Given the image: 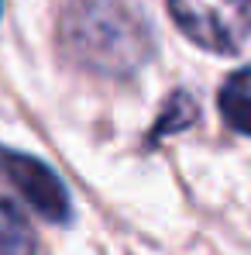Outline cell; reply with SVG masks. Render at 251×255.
Listing matches in <instances>:
<instances>
[{
	"label": "cell",
	"mask_w": 251,
	"mask_h": 255,
	"mask_svg": "<svg viewBox=\"0 0 251 255\" xmlns=\"http://www.w3.org/2000/svg\"><path fill=\"white\" fill-rule=\"evenodd\" d=\"M59 38L66 55L96 76L124 80L138 73L152 52L148 24L127 7L124 0H76L66 7Z\"/></svg>",
	"instance_id": "obj_1"
},
{
	"label": "cell",
	"mask_w": 251,
	"mask_h": 255,
	"mask_svg": "<svg viewBox=\"0 0 251 255\" xmlns=\"http://www.w3.org/2000/svg\"><path fill=\"white\" fill-rule=\"evenodd\" d=\"M175 24L210 52L234 55L251 38V0H168Z\"/></svg>",
	"instance_id": "obj_2"
},
{
	"label": "cell",
	"mask_w": 251,
	"mask_h": 255,
	"mask_svg": "<svg viewBox=\"0 0 251 255\" xmlns=\"http://www.w3.org/2000/svg\"><path fill=\"white\" fill-rule=\"evenodd\" d=\"M0 172H3V179H7V183H10L35 211L42 214L45 221L69 224V217H73L69 193H66L62 179L48 169L42 159L0 145Z\"/></svg>",
	"instance_id": "obj_3"
},
{
	"label": "cell",
	"mask_w": 251,
	"mask_h": 255,
	"mask_svg": "<svg viewBox=\"0 0 251 255\" xmlns=\"http://www.w3.org/2000/svg\"><path fill=\"white\" fill-rule=\"evenodd\" d=\"M217 100H220L224 121L234 128V131H241V134L251 138V66L231 73L224 80V86H220V97Z\"/></svg>",
	"instance_id": "obj_4"
},
{
	"label": "cell",
	"mask_w": 251,
	"mask_h": 255,
	"mask_svg": "<svg viewBox=\"0 0 251 255\" xmlns=\"http://www.w3.org/2000/svg\"><path fill=\"white\" fill-rule=\"evenodd\" d=\"M35 252V235L10 200H0V255H31Z\"/></svg>",
	"instance_id": "obj_5"
},
{
	"label": "cell",
	"mask_w": 251,
	"mask_h": 255,
	"mask_svg": "<svg viewBox=\"0 0 251 255\" xmlns=\"http://www.w3.org/2000/svg\"><path fill=\"white\" fill-rule=\"evenodd\" d=\"M196 114H200V107H196L193 93L175 90L166 104H162V114H159L155 128L148 131V141H159V138H166V134H172V131H182V128L196 125Z\"/></svg>",
	"instance_id": "obj_6"
},
{
	"label": "cell",
	"mask_w": 251,
	"mask_h": 255,
	"mask_svg": "<svg viewBox=\"0 0 251 255\" xmlns=\"http://www.w3.org/2000/svg\"><path fill=\"white\" fill-rule=\"evenodd\" d=\"M0 10H3V0H0Z\"/></svg>",
	"instance_id": "obj_7"
}]
</instances>
